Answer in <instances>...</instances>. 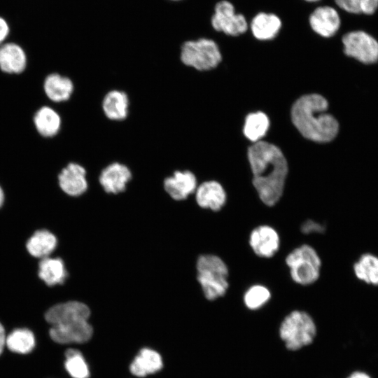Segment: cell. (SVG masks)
<instances>
[{
    "label": "cell",
    "mask_w": 378,
    "mask_h": 378,
    "mask_svg": "<svg viewBox=\"0 0 378 378\" xmlns=\"http://www.w3.org/2000/svg\"><path fill=\"white\" fill-rule=\"evenodd\" d=\"M253 185L262 202L275 205L281 197L288 167L282 151L274 144L260 141L248 149Z\"/></svg>",
    "instance_id": "cell-1"
},
{
    "label": "cell",
    "mask_w": 378,
    "mask_h": 378,
    "mask_svg": "<svg viewBox=\"0 0 378 378\" xmlns=\"http://www.w3.org/2000/svg\"><path fill=\"white\" fill-rule=\"evenodd\" d=\"M328 107V101L321 94L303 95L292 106V122L306 139L329 142L337 136L339 123L332 115L326 113Z\"/></svg>",
    "instance_id": "cell-2"
},
{
    "label": "cell",
    "mask_w": 378,
    "mask_h": 378,
    "mask_svg": "<svg viewBox=\"0 0 378 378\" xmlns=\"http://www.w3.org/2000/svg\"><path fill=\"white\" fill-rule=\"evenodd\" d=\"M197 279L205 298L214 300L223 297L229 287V270L220 257L213 254L199 256L196 262Z\"/></svg>",
    "instance_id": "cell-3"
},
{
    "label": "cell",
    "mask_w": 378,
    "mask_h": 378,
    "mask_svg": "<svg viewBox=\"0 0 378 378\" xmlns=\"http://www.w3.org/2000/svg\"><path fill=\"white\" fill-rule=\"evenodd\" d=\"M222 56L217 43L211 38L200 37L184 41L180 48L179 60L185 67L196 72L215 69Z\"/></svg>",
    "instance_id": "cell-4"
},
{
    "label": "cell",
    "mask_w": 378,
    "mask_h": 378,
    "mask_svg": "<svg viewBox=\"0 0 378 378\" xmlns=\"http://www.w3.org/2000/svg\"><path fill=\"white\" fill-rule=\"evenodd\" d=\"M286 263L291 279L298 284L310 285L319 278L321 260L310 245L302 244L294 248L286 256Z\"/></svg>",
    "instance_id": "cell-5"
},
{
    "label": "cell",
    "mask_w": 378,
    "mask_h": 378,
    "mask_svg": "<svg viewBox=\"0 0 378 378\" xmlns=\"http://www.w3.org/2000/svg\"><path fill=\"white\" fill-rule=\"evenodd\" d=\"M316 333V325L306 312L295 310L287 315L280 326V336L288 349L297 350L310 344Z\"/></svg>",
    "instance_id": "cell-6"
},
{
    "label": "cell",
    "mask_w": 378,
    "mask_h": 378,
    "mask_svg": "<svg viewBox=\"0 0 378 378\" xmlns=\"http://www.w3.org/2000/svg\"><path fill=\"white\" fill-rule=\"evenodd\" d=\"M344 52L364 64L378 61V41L363 31H353L342 37Z\"/></svg>",
    "instance_id": "cell-7"
},
{
    "label": "cell",
    "mask_w": 378,
    "mask_h": 378,
    "mask_svg": "<svg viewBox=\"0 0 378 378\" xmlns=\"http://www.w3.org/2000/svg\"><path fill=\"white\" fill-rule=\"evenodd\" d=\"M210 24L216 31L234 36L244 33L248 29L245 17L242 14L236 13L233 5L224 0L214 6Z\"/></svg>",
    "instance_id": "cell-8"
},
{
    "label": "cell",
    "mask_w": 378,
    "mask_h": 378,
    "mask_svg": "<svg viewBox=\"0 0 378 378\" xmlns=\"http://www.w3.org/2000/svg\"><path fill=\"white\" fill-rule=\"evenodd\" d=\"M133 177V172L129 165L114 160L100 169L97 182L104 192L115 195L124 192Z\"/></svg>",
    "instance_id": "cell-9"
},
{
    "label": "cell",
    "mask_w": 378,
    "mask_h": 378,
    "mask_svg": "<svg viewBox=\"0 0 378 378\" xmlns=\"http://www.w3.org/2000/svg\"><path fill=\"white\" fill-rule=\"evenodd\" d=\"M100 108L104 118L113 122L126 120L130 113L131 99L124 90L113 88L103 95Z\"/></svg>",
    "instance_id": "cell-10"
},
{
    "label": "cell",
    "mask_w": 378,
    "mask_h": 378,
    "mask_svg": "<svg viewBox=\"0 0 378 378\" xmlns=\"http://www.w3.org/2000/svg\"><path fill=\"white\" fill-rule=\"evenodd\" d=\"M88 169L76 161L68 162L58 175V183L64 192L72 197H78L88 189Z\"/></svg>",
    "instance_id": "cell-11"
},
{
    "label": "cell",
    "mask_w": 378,
    "mask_h": 378,
    "mask_svg": "<svg viewBox=\"0 0 378 378\" xmlns=\"http://www.w3.org/2000/svg\"><path fill=\"white\" fill-rule=\"evenodd\" d=\"M164 191L175 200H183L195 193L197 178L188 169H176L167 175L162 181Z\"/></svg>",
    "instance_id": "cell-12"
},
{
    "label": "cell",
    "mask_w": 378,
    "mask_h": 378,
    "mask_svg": "<svg viewBox=\"0 0 378 378\" xmlns=\"http://www.w3.org/2000/svg\"><path fill=\"white\" fill-rule=\"evenodd\" d=\"M89 307L78 301L59 303L50 307L45 314L46 321L52 326L79 321H88Z\"/></svg>",
    "instance_id": "cell-13"
},
{
    "label": "cell",
    "mask_w": 378,
    "mask_h": 378,
    "mask_svg": "<svg viewBox=\"0 0 378 378\" xmlns=\"http://www.w3.org/2000/svg\"><path fill=\"white\" fill-rule=\"evenodd\" d=\"M249 245L255 255L270 258L279 249L280 237L276 230L267 225L255 227L249 235Z\"/></svg>",
    "instance_id": "cell-14"
},
{
    "label": "cell",
    "mask_w": 378,
    "mask_h": 378,
    "mask_svg": "<svg viewBox=\"0 0 378 378\" xmlns=\"http://www.w3.org/2000/svg\"><path fill=\"white\" fill-rule=\"evenodd\" d=\"M92 333L88 321L52 326L49 331L51 339L59 344L83 343L91 338Z\"/></svg>",
    "instance_id": "cell-15"
},
{
    "label": "cell",
    "mask_w": 378,
    "mask_h": 378,
    "mask_svg": "<svg viewBox=\"0 0 378 378\" xmlns=\"http://www.w3.org/2000/svg\"><path fill=\"white\" fill-rule=\"evenodd\" d=\"M197 204L203 209L214 211L220 210L227 201L223 186L214 180L205 181L197 186L195 192Z\"/></svg>",
    "instance_id": "cell-16"
},
{
    "label": "cell",
    "mask_w": 378,
    "mask_h": 378,
    "mask_svg": "<svg viewBox=\"0 0 378 378\" xmlns=\"http://www.w3.org/2000/svg\"><path fill=\"white\" fill-rule=\"evenodd\" d=\"M312 29L323 37L334 36L340 27V18L337 10L330 6L316 8L309 16Z\"/></svg>",
    "instance_id": "cell-17"
},
{
    "label": "cell",
    "mask_w": 378,
    "mask_h": 378,
    "mask_svg": "<svg viewBox=\"0 0 378 378\" xmlns=\"http://www.w3.org/2000/svg\"><path fill=\"white\" fill-rule=\"evenodd\" d=\"M44 90L51 101L63 103L71 99L75 93L76 85L69 76L52 73L45 79Z\"/></svg>",
    "instance_id": "cell-18"
},
{
    "label": "cell",
    "mask_w": 378,
    "mask_h": 378,
    "mask_svg": "<svg viewBox=\"0 0 378 378\" xmlns=\"http://www.w3.org/2000/svg\"><path fill=\"white\" fill-rule=\"evenodd\" d=\"M27 64V55L23 48L13 41L0 46V68L8 74L21 73Z\"/></svg>",
    "instance_id": "cell-19"
},
{
    "label": "cell",
    "mask_w": 378,
    "mask_h": 378,
    "mask_svg": "<svg viewBox=\"0 0 378 378\" xmlns=\"http://www.w3.org/2000/svg\"><path fill=\"white\" fill-rule=\"evenodd\" d=\"M162 365V357L156 351L144 348L130 364V370L136 377H145L160 370Z\"/></svg>",
    "instance_id": "cell-20"
},
{
    "label": "cell",
    "mask_w": 378,
    "mask_h": 378,
    "mask_svg": "<svg viewBox=\"0 0 378 378\" xmlns=\"http://www.w3.org/2000/svg\"><path fill=\"white\" fill-rule=\"evenodd\" d=\"M281 27L280 18L273 13H260L252 20L251 29L259 40H270L279 33Z\"/></svg>",
    "instance_id": "cell-21"
},
{
    "label": "cell",
    "mask_w": 378,
    "mask_h": 378,
    "mask_svg": "<svg viewBox=\"0 0 378 378\" xmlns=\"http://www.w3.org/2000/svg\"><path fill=\"white\" fill-rule=\"evenodd\" d=\"M34 122L38 133L45 137H53L60 131L62 120L60 115L49 106H43L35 113Z\"/></svg>",
    "instance_id": "cell-22"
},
{
    "label": "cell",
    "mask_w": 378,
    "mask_h": 378,
    "mask_svg": "<svg viewBox=\"0 0 378 378\" xmlns=\"http://www.w3.org/2000/svg\"><path fill=\"white\" fill-rule=\"evenodd\" d=\"M67 275L64 263L59 258L46 257L39 262L38 276L48 286L63 284Z\"/></svg>",
    "instance_id": "cell-23"
},
{
    "label": "cell",
    "mask_w": 378,
    "mask_h": 378,
    "mask_svg": "<svg viewBox=\"0 0 378 378\" xmlns=\"http://www.w3.org/2000/svg\"><path fill=\"white\" fill-rule=\"evenodd\" d=\"M57 238L46 230L36 231L29 239L26 246L28 252L36 258H44L55 249Z\"/></svg>",
    "instance_id": "cell-24"
},
{
    "label": "cell",
    "mask_w": 378,
    "mask_h": 378,
    "mask_svg": "<svg viewBox=\"0 0 378 378\" xmlns=\"http://www.w3.org/2000/svg\"><path fill=\"white\" fill-rule=\"evenodd\" d=\"M270 127V120L261 111L249 113L245 120L244 134L247 139L255 143L266 134Z\"/></svg>",
    "instance_id": "cell-25"
},
{
    "label": "cell",
    "mask_w": 378,
    "mask_h": 378,
    "mask_svg": "<svg viewBox=\"0 0 378 378\" xmlns=\"http://www.w3.org/2000/svg\"><path fill=\"white\" fill-rule=\"evenodd\" d=\"M358 279L367 284L378 285V258L372 254L363 255L354 265Z\"/></svg>",
    "instance_id": "cell-26"
},
{
    "label": "cell",
    "mask_w": 378,
    "mask_h": 378,
    "mask_svg": "<svg viewBox=\"0 0 378 378\" xmlns=\"http://www.w3.org/2000/svg\"><path fill=\"white\" fill-rule=\"evenodd\" d=\"M6 345L11 351L27 354L34 349L35 338L32 332L28 329H16L6 337Z\"/></svg>",
    "instance_id": "cell-27"
},
{
    "label": "cell",
    "mask_w": 378,
    "mask_h": 378,
    "mask_svg": "<svg viewBox=\"0 0 378 378\" xmlns=\"http://www.w3.org/2000/svg\"><path fill=\"white\" fill-rule=\"evenodd\" d=\"M64 367L73 378H88L90 370L82 355L77 349H69L65 352Z\"/></svg>",
    "instance_id": "cell-28"
},
{
    "label": "cell",
    "mask_w": 378,
    "mask_h": 378,
    "mask_svg": "<svg viewBox=\"0 0 378 378\" xmlns=\"http://www.w3.org/2000/svg\"><path fill=\"white\" fill-rule=\"evenodd\" d=\"M271 298L268 288L255 284L249 287L244 295V302L249 309L255 310L265 304Z\"/></svg>",
    "instance_id": "cell-29"
},
{
    "label": "cell",
    "mask_w": 378,
    "mask_h": 378,
    "mask_svg": "<svg viewBox=\"0 0 378 378\" xmlns=\"http://www.w3.org/2000/svg\"><path fill=\"white\" fill-rule=\"evenodd\" d=\"M336 4L344 10L354 14H360L361 10L358 0H335Z\"/></svg>",
    "instance_id": "cell-30"
},
{
    "label": "cell",
    "mask_w": 378,
    "mask_h": 378,
    "mask_svg": "<svg viewBox=\"0 0 378 378\" xmlns=\"http://www.w3.org/2000/svg\"><path fill=\"white\" fill-rule=\"evenodd\" d=\"M301 230L304 234L321 233L324 232L325 227L319 223L307 220L302 223Z\"/></svg>",
    "instance_id": "cell-31"
},
{
    "label": "cell",
    "mask_w": 378,
    "mask_h": 378,
    "mask_svg": "<svg viewBox=\"0 0 378 378\" xmlns=\"http://www.w3.org/2000/svg\"><path fill=\"white\" fill-rule=\"evenodd\" d=\"M361 13L366 15L373 14L378 8V0H358Z\"/></svg>",
    "instance_id": "cell-32"
},
{
    "label": "cell",
    "mask_w": 378,
    "mask_h": 378,
    "mask_svg": "<svg viewBox=\"0 0 378 378\" xmlns=\"http://www.w3.org/2000/svg\"><path fill=\"white\" fill-rule=\"evenodd\" d=\"M10 33V26L5 18L0 16V46L7 41Z\"/></svg>",
    "instance_id": "cell-33"
},
{
    "label": "cell",
    "mask_w": 378,
    "mask_h": 378,
    "mask_svg": "<svg viewBox=\"0 0 378 378\" xmlns=\"http://www.w3.org/2000/svg\"><path fill=\"white\" fill-rule=\"evenodd\" d=\"M346 378H372L370 375L363 371L356 370L349 374Z\"/></svg>",
    "instance_id": "cell-34"
},
{
    "label": "cell",
    "mask_w": 378,
    "mask_h": 378,
    "mask_svg": "<svg viewBox=\"0 0 378 378\" xmlns=\"http://www.w3.org/2000/svg\"><path fill=\"white\" fill-rule=\"evenodd\" d=\"M6 333L3 326L0 323V355L4 350V347L6 345Z\"/></svg>",
    "instance_id": "cell-35"
},
{
    "label": "cell",
    "mask_w": 378,
    "mask_h": 378,
    "mask_svg": "<svg viewBox=\"0 0 378 378\" xmlns=\"http://www.w3.org/2000/svg\"><path fill=\"white\" fill-rule=\"evenodd\" d=\"M3 202H4V192L1 188L0 187V206L2 205Z\"/></svg>",
    "instance_id": "cell-36"
},
{
    "label": "cell",
    "mask_w": 378,
    "mask_h": 378,
    "mask_svg": "<svg viewBox=\"0 0 378 378\" xmlns=\"http://www.w3.org/2000/svg\"><path fill=\"white\" fill-rule=\"evenodd\" d=\"M307 1H309V2H315V1H318L319 0H305Z\"/></svg>",
    "instance_id": "cell-37"
},
{
    "label": "cell",
    "mask_w": 378,
    "mask_h": 378,
    "mask_svg": "<svg viewBox=\"0 0 378 378\" xmlns=\"http://www.w3.org/2000/svg\"><path fill=\"white\" fill-rule=\"evenodd\" d=\"M168 1L176 2V1H183V0H168Z\"/></svg>",
    "instance_id": "cell-38"
}]
</instances>
